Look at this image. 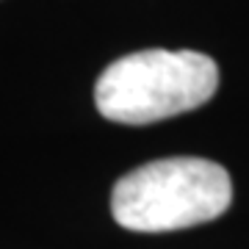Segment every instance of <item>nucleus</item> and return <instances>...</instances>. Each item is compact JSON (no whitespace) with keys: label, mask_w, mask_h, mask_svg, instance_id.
I'll return each instance as SVG.
<instances>
[{"label":"nucleus","mask_w":249,"mask_h":249,"mask_svg":"<svg viewBox=\"0 0 249 249\" xmlns=\"http://www.w3.org/2000/svg\"><path fill=\"white\" fill-rule=\"evenodd\" d=\"M219 67L196 50H142L97 78V111L119 124H152L194 111L216 94Z\"/></svg>","instance_id":"nucleus-1"},{"label":"nucleus","mask_w":249,"mask_h":249,"mask_svg":"<svg viewBox=\"0 0 249 249\" xmlns=\"http://www.w3.org/2000/svg\"><path fill=\"white\" fill-rule=\"evenodd\" d=\"M230 202L232 183L224 166L205 158H160L116 183L111 213L124 230L169 232L213 222Z\"/></svg>","instance_id":"nucleus-2"}]
</instances>
